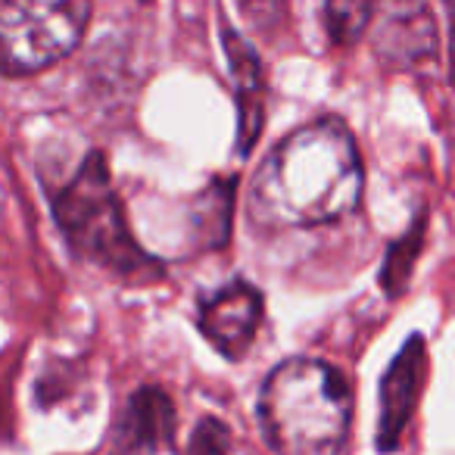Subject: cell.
<instances>
[{"instance_id": "6da1fadb", "label": "cell", "mask_w": 455, "mask_h": 455, "mask_svg": "<svg viewBox=\"0 0 455 455\" xmlns=\"http://www.w3.org/2000/svg\"><path fill=\"white\" fill-rule=\"evenodd\" d=\"M365 190L355 138L340 119H318L287 134L262 159L250 215L262 228H318L353 215Z\"/></svg>"}, {"instance_id": "7a4b0ae2", "label": "cell", "mask_w": 455, "mask_h": 455, "mask_svg": "<svg viewBox=\"0 0 455 455\" xmlns=\"http://www.w3.org/2000/svg\"><path fill=\"white\" fill-rule=\"evenodd\" d=\"M259 418L278 455H340L353 424V390L322 359H287L266 378Z\"/></svg>"}, {"instance_id": "3957f363", "label": "cell", "mask_w": 455, "mask_h": 455, "mask_svg": "<svg viewBox=\"0 0 455 455\" xmlns=\"http://www.w3.org/2000/svg\"><path fill=\"white\" fill-rule=\"evenodd\" d=\"M53 215L78 259L125 281H153L163 266L134 241L109 181L103 153H88L78 172L53 196Z\"/></svg>"}, {"instance_id": "277c9868", "label": "cell", "mask_w": 455, "mask_h": 455, "mask_svg": "<svg viewBox=\"0 0 455 455\" xmlns=\"http://www.w3.org/2000/svg\"><path fill=\"white\" fill-rule=\"evenodd\" d=\"M91 22L88 0H0V72L35 76L69 57Z\"/></svg>"}, {"instance_id": "5b68a950", "label": "cell", "mask_w": 455, "mask_h": 455, "mask_svg": "<svg viewBox=\"0 0 455 455\" xmlns=\"http://www.w3.org/2000/svg\"><path fill=\"white\" fill-rule=\"evenodd\" d=\"M262 293L247 281H231L200 303V334L225 359H243L262 328Z\"/></svg>"}, {"instance_id": "8992f818", "label": "cell", "mask_w": 455, "mask_h": 455, "mask_svg": "<svg viewBox=\"0 0 455 455\" xmlns=\"http://www.w3.org/2000/svg\"><path fill=\"white\" fill-rule=\"evenodd\" d=\"M427 378V349L421 337H411L380 380V415H378V452H396L405 427L418 409V399Z\"/></svg>"}, {"instance_id": "52a82bcc", "label": "cell", "mask_w": 455, "mask_h": 455, "mask_svg": "<svg viewBox=\"0 0 455 455\" xmlns=\"http://www.w3.org/2000/svg\"><path fill=\"white\" fill-rule=\"evenodd\" d=\"M175 436V405L156 387H144L128 399L113 434L116 455H156Z\"/></svg>"}, {"instance_id": "ba28073f", "label": "cell", "mask_w": 455, "mask_h": 455, "mask_svg": "<svg viewBox=\"0 0 455 455\" xmlns=\"http://www.w3.org/2000/svg\"><path fill=\"white\" fill-rule=\"evenodd\" d=\"M228 66L235 76L237 113H241V132H237V153L250 156L253 144L259 140L262 119H266V78H262V60L256 51L231 28H221Z\"/></svg>"}, {"instance_id": "9c48e42d", "label": "cell", "mask_w": 455, "mask_h": 455, "mask_svg": "<svg viewBox=\"0 0 455 455\" xmlns=\"http://www.w3.org/2000/svg\"><path fill=\"white\" fill-rule=\"evenodd\" d=\"M380 53L396 60H421L427 53H434L436 47V32L434 20L424 7H409L396 10L390 22L384 28V38H378Z\"/></svg>"}, {"instance_id": "30bf717a", "label": "cell", "mask_w": 455, "mask_h": 455, "mask_svg": "<svg viewBox=\"0 0 455 455\" xmlns=\"http://www.w3.org/2000/svg\"><path fill=\"white\" fill-rule=\"evenodd\" d=\"M371 13H374L371 4H331V7L322 10L328 38L334 44H353L362 35V28L368 26Z\"/></svg>"}, {"instance_id": "8fae6325", "label": "cell", "mask_w": 455, "mask_h": 455, "mask_svg": "<svg viewBox=\"0 0 455 455\" xmlns=\"http://www.w3.org/2000/svg\"><path fill=\"white\" fill-rule=\"evenodd\" d=\"M228 449H231V436L219 418H203L188 443V455H231Z\"/></svg>"}, {"instance_id": "7c38bea8", "label": "cell", "mask_w": 455, "mask_h": 455, "mask_svg": "<svg viewBox=\"0 0 455 455\" xmlns=\"http://www.w3.org/2000/svg\"><path fill=\"white\" fill-rule=\"evenodd\" d=\"M418 247H421V225L411 231L409 243L405 237L390 250V259H387V268H384V287L390 293H399L403 281L409 278V266H411V256H418Z\"/></svg>"}]
</instances>
